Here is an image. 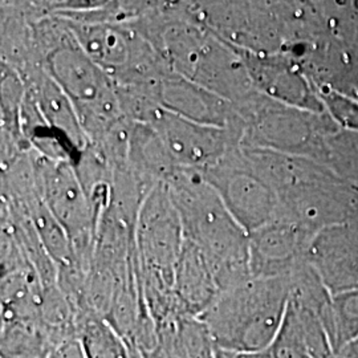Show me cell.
Here are the masks:
<instances>
[{
    "label": "cell",
    "mask_w": 358,
    "mask_h": 358,
    "mask_svg": "<svg viewBox=\"0 0 358 358\" xmlns=\"http://www.w3.org/2000/svg\"><path fill=\"white\" fill-rule=\"evenodd\" d=\"M0 336V358H50L52 345L38 324H4Z\"/></svg>",
    "instance_id": "obj_8"
},
{
    "label": "cell",
    "mask_w": 358,
    "mask_h": 358,
    "mask_svg": "<svg viewBox=\"0 0 358 358\" xmlns=\"http://www.w3.org/2000/svg\"><path fill=\"white\" fill-rule=\"evenodd\" d=\"M217 349V348H215ZM217 358H273L268 350L264 352H227L217 349Z\"/></svg>",
    "instance_id": "obj_12"
},
{
    "label": "cell",
    "mask_w": 358,
    "mask_h": 358,
    "mask_svg": "<svg viewBox=\"0 0 358 358\" xmlns=\"http://www.w3.org/2000/svg\"><path fill=\"white\" fill-rule=\"evenodd\" d=\"M268 352L273 358H315L307 331L289 301L280 331Z\"/></svg>",
    "instance_id": "obj_9"
},
{
    "label": "cell",
    "mask_w": 358,
    "mask_h": 358,
    "mask_svg": "<svg viewBox=\"0 0 358 358\" xmlns=\"http://www.w3.org/2000/svg\"><path fill=\"white\" fill-rule=\"evenodd\" d=\"M165 183L185 238L205 256L220 292L250 280V242L219 192L198 170L186 167H178Z\"/></svg>",
    "instance_id": "obj_1"
},
{
    "label": "cell",
    "mask_w": 358,
    "mask_h": 358,
    "mask_svg": "<svg viewBox=\"0 0 358 358\" xmlns=\"http://www.w3.org/2000/svg\"><path fill=\"white\" fill-rule=\"evenodd\" d=\"M332 358H358V337L338 349Z\"/></svg>",
    "instance_id": "obj_13"
},
{
    "label": "cell",
    "mask_w": 358,
    "mask_h": 358,
    "mask_svg": "<svg viewBox=\"0 0 358 358\" xmlns=\"http://www.w3.org/2000/svg\"><path fill=\"white\" fill-rule=\"evenodd\" d=\"M50 358H87L78 338L68 340L52 349Z\"/></svg>",
    "instance_id": "obj_11"
},
{
    "label": "cell",
    "mask_w": 358,
    "mask_h": 358,
    "mask_svg": "<svg viewBox=\"0 0 358 358\" xmlns=\"http://www.w3.org/2000/svg\"><path fill=\"white\" fill-rule=\"evenodd\" d=\"M131 356H133V358H164L162 356H161V353H159V355H157V356H153V357H142V356H140L138 353H136V352H131Z\"/></svg>",
    "instance_id": "obj_14"
},
{
    "label": "cell",
    "mask_w": 358,
    "mask_h": 358,
    "mask_svg": "<svg viewBox=\"0 0 358 358\" xmlns=\"http://www.w3.org/2000/svg\"><path fill=\"white\" fill-rule=\"evenodd\" d=\"M38 40L45 72L75 106L88 140L103 141L124 117L113 78L83 51L68 24L41 26Z\"/></svg>",
    "instance_id": "obj_2"
},
{
    "label": "cell",
    "mask_w": 358,
    "mask_h": 358,
    "mask_svg": "<svg viewBox=\"0 0 358 358\" xmlns=\"http://www.w3.org/2000/svg\"><path fill=\"white\" fill-rule=\"evenodd\" d=\"M174 294L182 310L192 317H201L220 294L205 256L186 238L176 268Z\"/></svg>",
    "instance_id": "obj_6"
},
{
    "label": "cell",
    "mask_w": 358,
    "mask_h": 358,
    "mask_svg": "<svg viewBox=\"0 0 358 358\" xmlns=\"http://www.w3.org/2000/svg\"><path fill=\"white\" fill-rule=\"evenodd\" d=\"M77 338L87 358H133L128 343L100 316L84 315Z\"/></svg>",
    "instance_id": "obj_7"
},
{
    "label": "cell",
    "mask_w": 358,
    "mask_h": 358,
    "mask_svg": "<svg viewBox=\"0 0 358 358\" xmlns=\"http://www.w3.org/2000/svg\"><path fill=\"white\" fill-rule=\"evenodd\" d=\"M148 124L164 142L179 167L203 170L220 161L224 152V130L190 121L157 106L148 115Z\"/></svg>",
    "instance_id": "obj_4"
},
{
    "label": "cell",
    "mask_w": 358,
    "mask_h": 358,
    "mask_svg": "<svg viewBox=\"0 0 358 358\" xmlns=\"http://www.w3.org/2000/svg\"><path fill=\"white\" fill-rule=\"evenodd\" d=\"M155 101L167 112L198 124L222 128L226 120L224 99L170 71L157 83Z\"/></svg>",
    "instance_id": "obj_5"
},
{
    "label": "cell",
    "mask_w": 358,
    "mask_h": 358,
    "mask_svg": "<svg viewBox=\"0 0 358 358\" xmlns=\"http://www.w3.org/2000/svg\"><path fill=\"white\" fill-rule=\"evenodd\" d=\"M288 301L282 278H254L220 292L198 319L219 350L264 352L280 331Z\"/></svg>",
    "instance_id": "obj_3"
},
{
    "label": "cell",
    "mask_w": 358,
    "mask_h": 358,
    "mask_svg": "<svg viewBox=\"0 0 358 358\" xmlns=\"http://www.w3.org/2000/svg\"><path fill=\"white\" fill-rule=\"evenodd\" d=\"M358 337V292L338 296L332 303L333 355Z\"/></svg>",
    "instance_id": "obj_10"
}]
</instances>
